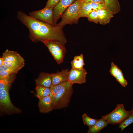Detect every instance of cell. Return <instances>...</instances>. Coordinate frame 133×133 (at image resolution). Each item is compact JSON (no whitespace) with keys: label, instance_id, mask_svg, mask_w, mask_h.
Wrapping results in <instances>:
<instances>
[{"label":"cell","instance_id":"6da1fadb","mask_svg":"<svg viewBox=\"0 0 133 133\" xmlns=\"http://www.w3.org/2000/svg\"><path fill=\"white\" fill-rule=\"evenodd\" d=\"M17 17L28 29L29 38L33 41L55 40L64 44L66 43L62 28L57 24L52 25L37 20L21 11L17 12Z\"/></svg>","mask_w":133,"mask_h":133},{"label":"cell","instance_id":"7a4b0ae2","mask_svg":"<svg viewBox=\"0 0 133 133\" xmlns=\"http://www.w3.org/2000/svg\"><path fill=\"white\" fill-rule=\"evenodd\" d=\"M73 92L72 85L66 81L59 91L51 97L53 109H60L68 107Z\"/></svg>","mask_w":133,"mask_h":133},{"label":"cell","instance_id":"3957f363","mask_svg":"<svg viewBox=\"0 0 133 133\" xmlns=\"http://www.w3.org/2000/svg\"><path fill=\"white\" fill-rule=\"evenodd\" d=\"M83 0H76L65 10L61 16V21L57 25L62 28L67 24L78 23L80 17V10Z\"/></svg>","mask_w":133,"mask_h":133},{"label":"cell","instance_id":"277c9868","mask_svg":"<svg viewBox=\"0 0 133 133\" xmlns=\"http://www.w3.org/2000/svg\"><path fill=\"white\" fill-rule=\"evenodd\" d=\"M131 111L125 110L123 104H118L112 112L102 116L109 124H120L130 115Z\"/></svg>","mask_w":133,"mask_h":133},{"label":"cell","instance_id":"5b68a950","mask_svg":"<svg viewBox=\"0 0 133 133\" xmlns=\"http://www.w3.org/2000/svg\"><path fill=\"white\" fill-rule=\"evenodd\" d=\"M48 48L57 63L60 64L63 63L66 50L64 45L55 40H49L42 42Z\"/></svg>","mask_w":133,"mask_h":133},{"label":"cell","instance_id":"8992f818","mask_svg":"<svg viewBox=\"0 0 133 133\" xmlns=\"http://www.w3.org/2000/svg\"><path fill=\"white\" fill-rule=\"evenodd\" d=\"M9 87L0 91V108L1 112L10 115L21 112V110L12 103L9 94Z\"/></svg>","mask_w":133,"mask_h":133},{"label":"cell","instance_id":"52a82bcc","mask_svg":"<svg viewBox=\"0 0 133 133\" xmlns=\"http://www.w3.org/2000/svg\"><path fill=\"white\" fill-rule=\"evenodd\" d=\"M53 9L52 7H45L42 9L30 13L29 16L37 20L55 25L53 21Z\"/></svg>","mask_w":133,"mask_h":133},{"label":"cell","instance_id":"ba28073f","mask_svg":"<svg viewBox=\"0 0 133 133\" xmlns=\"http://www.w3.org/2000/svg\"><path fill=\"white\" fill-rule=\"evenodd\" d=\"M87 73L86 70L84 68L82 69L72 68L69 71L67 81L72 85L75 83H85Z\"/></svg>","mask_w":133,"mask_h":133},{"label":"cell","instance_id":"9c48e42d","mask_svg":"<svg viewBox=\"0 0 133 133\" xmlns=\"http://www.w3.org/2000/svg\"><path fill=\"white\" fill-rule=\"evenodd\" d=\"M76 0H60L53 9V17L54 24L56 23L59 18L66 9Z\"/></svg>","mask_w":133,"mask_h":133},{"label":"cell","instance_id":"30bf717a","mask_svg":"<svg viewBox=\"0 0 133 133\" xmlns=\"http://www.w3.org/2000/svg\"><path fill=\"white\" fill-rule=\"evenodd\" d=\"M2 57L3 61L8 62L25 63V60L17 52L7 49L3 53Z\"/></svg>","mask_w":133,"mask_h":133},{"label":"cell","instance_id":"8fae6325","mask_svg":"<svg viewBox=\"0 0 133 133\" xmlns=\"http://www.w3.org/2000/svg\"><path fill=\"white\" fill-rule=\"evenodd\" d=\"M69 71L68 69H67L62 70L60 72L50 74L52 80L51 87L67 81Z\"/></svg>","mask_w":133,"mask_h":133},{"label":"cell","instance_id":"7c38bea8","mask_svg":"<svg viewBox=\"0 0 133 133\" xmlns=\"http://www.w3.org/2000/svg\"><path fill=\"white\" fill-rule=\"evenodd\" d=\"M99 18V23L105 25L109 23L114 14L106 8L97 10Z\"/></svg>","mask_w":133,"mask_h":133},{"label":"cell","instance_id":"4fadbf2b","mask_svg":"<svg viewBox=\"0 0 133 133\" xmlns=\"http://www.w3.org/2000/svg\"><path fill=\"white\" fill-rule=\"evenodd\" d=\"M39 99L38 105L40 113H47L52 110L51 100L50 95Z\"/></svg>","mask_w":133,"mask_h":133},{"label":"cell","instance_id":"5bb4252c","mask_svg":"<svg viewBox=\"0 0 133 133\" xmlns=\"http://www.w3.org/2000/svg\"><path fill=\"white\" fill-rule=\"evenodd\" d=\"M35 81L36 86L50 88L52 84V77L50 74L41 72Z\"/></svg>","mask_w":133,"mask_h":133},{"label":"cell","instance_id":"9a60e30c","mask_svg":"<svg viewBox=\"0 0 133 133\" xmlns=\"http://www.w3.org/2000/svg\"><path fill=\"white\" fill-rule=\"evenodd\" d=\"M109 124L105 119L101 117L98 119L95 124L92 127L88 128V133H98Z\"/></svg>","mask_w":133,"mask_h":133},{"label":"cell","instance_id":"2e32d148","mask_svg":"<svg viewBox=\"0 0 133 133\" xmlns=\"http://www.w3.org/2000/svg\"><path fill=\"white\" fill-rule=\"evenodd\" d=\"M106 8L114 15L119 13L121 10L118 0H104Z\"/></svg>","mask_w":133,"mask_h":133},{"label":"cell","instance_id":"e0dca14e","mask_svg":"<svg viewBox=\"0 0 133 133\" xmlns=\"http://www.w3.org/2000/svg\"><path fill=\"white\" fill-rule=\"evenodd\" d=\"M85 64L83 55L82 54L79 55L75 56L71 62L72 68L77 69L83 68V66Z\"/></svg>","mask_w":133,"mask_h":133},{"label":"cell","instance_id":"ac0fdd59","mask_svg":"<svg viewBox=\"0 0 133 133\" xmlns=\"http://www.w3.org/2000/svg\"><path fill=\"white\" fill-rule=\"evenodd\" d=\"M94 11L89 2H85L83 0L80 8V17H87L90 13Z\"/></svg>","mask_w":133,"mask_h":133},{"label":"cell","instance_id":"d6986e66","mask_svg":"<svg viewBox=\"0 0 133 133\" xmlns=\"http://www.w3.org/2000/svg\"><path fill=\"white\" fill-rule=\"evenodd\" d=\"M36 96L40 99L50 95V88L36 86L35 87Z\"/></svg>","mask_w":133,"mask_h":133},{"label":"cell","instance_id":"ffe728a7","mask_svg":"<svg viewBox=\"0 0 133 133\" xmlns=\"http://www.w3.org/2000/svg\"><path fill=\"white\" fill-rule=\"evenodd\" d=\"M82 118L84 124L88 127V128L94 126L98 120L89 117L85 113L82 115Z\"/></svg>","mask_w":133,"mask_h":133},{"label":"cell","instance_id":"44dd1931","mask_svg":"<svg viewBox=\"0 0 133 133\" xmlns=\"http://www.w3.org/2000/svg\"><path fill=\"white\" fill-rule=\"evenodd\" d=\"M133 123V111H131V113L129 116L119 124L118 128L121 129V132L129 125Z\"/></svg>","mask_w":133,"mask_h":133},{"label":"cell","instance_id":"7402d4cb","mask_svg":"<svg viewBox=\"0 0 133 133\" xmlns=\"http://www.w3.org/2000/svg\"><path fill=\"white\" fill-rule=\"evenodd\" d=\"M121 69L113 62H112L109 72L111 75L116 78L119 74Z\"/></svg>","mask_w":133,"mask_h":133},{"label":"cell","instance_id":"603a6c76","mask_svg":"<svg viewBox=\"0 0 133 133\" xmlns=\"http://www.w3.org/2000/svg\"><path fill=\"white\" fill-rule=\"evenodd\" d=\"M66 81L54 85L50 87V96L51 97L56 94L65 84Z\"/></svg>","mask_w":133,"mask_h":133},{"label":"cell","instance_id":"cb8c5ba5","mask_svg":"<svg viewBox=\"0 0 133 133\" xmlns=\"http://www.w3.org/2000/svg\"><path fill=\"white\" fill-rule=\"evenodd\" d=\"M87 17L90 22H93L97 24L99 23V18L97 11H93L90 13Z\"/></svg>","mask_w":133,"mask_h":133},{"label":"cell","instance_id":"d4e9b609","mask_svg":"<svg viewBox=\"0 0 133 133\" xmlns=\"http://www.w3.org/2000/svg\"><path fill=\"white\" fill-rule=\"evenodd\" d=\"M116 81L118 82L121 86L124 87L128 85V82L124 78L122 71L115 78Z\"/></svg>","mask_w":133,"mask_h":133},{"label":"cell","instance_id":"484cf974","mask_svg":"<svg viewBox=\"0 0 133 133\" xmlns=\"http://www.w3.org/2000/svg\"><path fill=\"white\" fill-rule=\"evenodd\" d=\"M22 68H13L9 67L3 65L0 66V71H6L11 74L17 73Z\"/></svg>","mask_w":133,"mask_h":133},{"label":"cell","instance_id":"4316f807","mask_svg":"<svg viewBox=\"0 0 133 133\" xmlns=\"http://www.w3.org/2000/svg\"><path fill=\"white\" fill-rule=\"evenodd\" d=\"M25 64V63H16L3 61L2 65L9 67L22 68L24 66Z\"/></svg>","mask_w":133,"mask_h":133},{"label":"cell","instance_id":"83f0119b","mask_svg":"<svg viewBox=\"0 0 133 133\" xmlns=\"http://www.w3.org/2000/svg\"><path fill=\"white\" fill-rule=\"evenodd\" d=\"M89 2L92 8L94 11H97L98 10L106 8L104 4L100 3L93 2Z\"/></svg>","mask_w":133,"mask_h":133},{"label":"cell","instance_id":"f1b7e54d","mask_svg":"<svg viewBox=\"0 0 133 133\" xmlns=\"http://www.w3.org/2000/svg\"><path fill=\"white\" fill-rule=\"evenodd\" d=\"M11 74L6 71H0V79L9 80L11 79Z\"/></svg>","mask_w":133,"mask_h":133},{"label":"cell","instance_id":"f546056e","mask_svg":"<svg viewBox=\"0 0 133 133\" xmlns=\"http://www.w3.org/2000/svg\"><path fill=\"white\" fill-rule=\"evenodd\" d=\"M60 0H48L45 7L54 8Z\"/></svg>","mask_w":133,"mask_h":133},{"label":"cell","instance_id":"4dcf8cb0","mask_svg":"<svg viewBox=\"0 0 133 133\" xmlns=\"http://www.w3.org/2000/svg\"><path fill=\"white\" fill-rule=\"evenodd\" d=\"M85 2H93L105 4L104 0H84Z\"/></svg>","mask_w":133,"mask_h":133},{"label":"cell","instance_id":"1f68e13d","mask_svg":"<svg viewBox=\"0 0 133 133\" xmlns=\"http://www.w3.org/2000/svg\"><path fill=\"white\" fill-rule=\"evenodd\" d=\"M3 58L2 57H0V66L2 65L3 63Z\"/></svg>","mask_w":133,"mask_h":133},{"label":"cell","instance_id":"d6a6232c","mask_svg":"<svg viewBox=\"0 0 133 133\" xmlns=\"http://www.w3.org/2000/svg\"><path fill=\"white\" fill-rule=\"evenodd\" d=\"M132 110L133 111V109H132Z\"/></svg>","mask_w":133,"mask_h":133},{"label":"cell","instance_id":"836d02e7","mask_svg":"<svg viewBox=\"0 0 133 133\" xmlns=\"http://www.w3.org/2000/svg\"></svg>","mask_w":133,"mask_h":133}]
</instances>
